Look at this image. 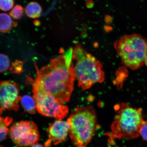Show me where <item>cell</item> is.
Returning a JSON list of instances; mask_svg holds the SVG:
<instances>
[{
  "label": "cell",
  "mask_w": 147,
  "mask_h": 147,
  "mask_svg": "<svg viewBox=\"0 0 147 147\" xmlns=\"http://www.w3.org/2000/svg\"><path fill=\"white\" fill-rule=\"evenodd\" d=\"M17 23L12 21L10 16L5 13L0 14V31L2 33L10 32L12 27H15Z\"/></svg>",
  "instance_id": "cell-10"
},
{
  "label": "cell",
  "mask_w": 147,
  "mask_h": 147,
  "mask_svg": "<svg viewBox=\"0 0 147 147\" xmlns=\"http://www.w3.org/2000/svg\"><path fill=\"white\" fill-rule=\"evenodd\" d=\"M35 67L36 76L34 81L44 91L59 103L69 100L74 89L75 78L72 60L59 55L52 59L40 69Z\"/></svg>",
  "instance_id": "cell-1"
},
{
  "label": "cell",
  "mask_w": 147,
  "mask_h": 147,
  "mask_svg": "<svg viewBox=\"0 0 147 147\" xmlns=\"http://www.w3.org/2000/svg\"><path fill=\"white\" fill-rule=\"evenodd\" d=\"M72 58L76 61L74 67L75 78L79 87L83 90L104 81L105 77L100 62L87 52L80 44H76L73 49Z\"/></svg>",
  "instance_id": "cell-2"
},
{
  "label": "cell",
  "mask_w": 147,
  "mask_h": 147,
  "mask_svg": "<svg viewBox=\"0 0 147 147\" xmlns=\"http://www.w3.org/2000/svg\"><path fill=\"white\" fill-rule=\"evenodd\" d=\"M32 86L33 97L38 113L45 116L53 117L58 120H62L67 116L69 113L67 106L56 102L34 80H33Z\"/></svg>",
  "instance_id": "cell-6"
},
{
  "label": "cell",
  "mask_w": 147,
  "mask_h": 147,
  "mask_svg": "<svg viewBox=\"0 0 147 147\" xmlns=\"http://www.w3.org/2000/svg\"><path fill=\"white\" fill-rule=\"evenodd\" d=\"M18 84L11 80L3 81L0 86L1 114L5 110L17 111L19 109L18 102L21 100Z\"/></svg>",
  "instance_id": "cell-8"
},
{
  "label": "cell",
  "mask_w": 147,
  "mask_h": 147,
  "mask_svg": "<svg viewBox=\"0 0 147 147\" xmlns=\"http://www.w3.org/2000/svg\"><path fill=\"white\" fill-rule=\"evenodd\" d=\"M144 63L147 66V54L146 55V58L145 59Z\"/></svg>",
  "instance_id": "cell-20"
},
{
  "label": "cell",
  "mask_w": 147,
  "mask_h": 147,
  "mask_svg": "<svg viewBox=\"0 0 147 147\" xmlns=\"http://www.w3.org/2000/svg\"><path fill=\"white\" fill-rule=\"evenodd\" d=\"M14 5V0H0V9L4 11L11 10Z\"/></svg>",
  "instance_id": "cell-17"
},
{
  "label": "cell",
  "mask_w": 147,
  "mask_h": 147,
  "mask_svg": "<svg viewBox=\"0 0 147 147\" xmlns=\"http://www.w3.org/2000/svg\"><path fill=\"white\" fill-rule=\"evenodd\" d=\"M67 122L69 126V137L77 146L88 144L98 126L96 112L90 106L77 108Z\"/></svg>",
  "instance_id": "cell-3"
},
{
  "label": "cell",
  "mask_w": 147,
  "mask_h": 147,
  "mask_svg": "<svg viewBox=\"0 0 147 147\" xmlns=\"http://www.w3.org/2000/svg\"><path fill=\"white\" fill-rule=\"evenodd\" d=\"M24 9L21 5H16L9 13V15L14 19H20L23 16Z\"/></svg>",
  "instance_id": "cell-14"
},
{
  "label": "cell",
  "mask_w": 147,
  "mask_h": 147,
  "mask_svg": "<svg viewBox=\"0 0 147 147\" xmlns=\"http://www.w3.org/2000/svg\"><path fill=\"white\" fill-rule=\"evenodd\" d=\"M30 147H44V146L43 145L36 143L31 146Z\"/></svg>",
  "instance_id": "cell-19"
},
{
  "label": "cell",
  "mask_w": 147,
  "mask_h": 147,
  "mask_svg": "<svg viewBox=\"0 0 147 147\" xmlns=\"http://www.w3.org/2000/svg\"><path fill=\"white\" fill-rule=\"evenodd\" d=\"M21 102L22 106L28 113L30 114L35 113L36 106L34 97L25 95L22 97Z\"/></svg>",
  "instance_id": "cell-12"
},
{
  "label": "cell",
  "mask_w": 147,
  "mask_h": 147,
  "mask_svg": "<svg viewBox=\"0 0 147 147\" xmlns=\"http://www.w3.org/2000/svg\"><path fill=\"white\" fill-rule=\"evenodd\" d=\"M9 134L12 142L20 147L32 146L40 139L37 126L32 121H21L15 123L11 127Z\"/></svg>",
  "instance_id": "cell-7"
},
{
  "label": "cell",
  "mask_w": 147,
  "mask_h": 147,
  "mask_svg": "<svg viewBox=\"0 0 147 147\" xmlns=\"http://www.w3.org/2000/svg\"><path fill=\"white\" fill-rule=\"evenodd\" d=\"M23 62L22 61L16 60L12 63L10 70L12 73L19 74L23 71Z\"/></svg>",
  "instance_id": "cell-16"
},
{
  "label": "cell",
  "mask_w": 147,
  "mask_h": 147,
  "mask_svg": "<svg viewBox=\"0 0 147 147\" xmlns=\"http://www.w3.org/2000/svg\"><path fill=\"white\" fill-rule=\"evenodd\" d=\"M77 147H85L84 146H77Z\"/></svg>",
  "instance_id": "cell-21"
},
{
  "label": "cell",
  "mask_w": 147,
  "mask_h": 147,
  "mask_svg": "<svg viewBox=\"0 0 147 147\" xmlns=\"http://www.w3.org/2000/svg\"><path fill=\"white\" fill-rule=\"evenodd\" d=\"M115 47L124 65L133 70L141 67L147 54V41L140 35L124 36L115 42Z\"/></svg>",
  "instance_id": "cell-5"
},
{
  "label": "cell",
  "mask_w": 147,
  "mask_h": 147,
  "mask_svg": "<svg viewBox=\"0 0 147 147\" xmlns=\"http://www.w3.org/2000/svg\"><path fill=\"white\" fill-rule=\"evenodd\" d=\"M69 131V126L67 122L61 120L55 121L47 130L49 138L45 143V146L50 147L51 143L56 145L64 142L67 139Z\"/></svg>",
  "instance_id": "cell-9"
},
{
  "label": "cell",
  "mask_w": 147,
  "mask_h": 147,
  "mask_svg": "<svg viewBox=\"0 0 147 147\" xmlns=\"http://www.w3.org/2000/svg\"><path fill=\"white\" fill-rule=\"evenodd\" d=\"M25 11L29 18L35 19L41 16L42 9L39 3L36 1H32L28 4Z\"/></svg>",
  "instance_id": "cell-11"
},
{
  "label": "cell",
  "mask_w": 147,
  "mask_h": 147,
  "mask_svg": "<svg viewBox=\"0 0 147 147\" xmlns=\"http://www.w3.org/2000/svg\"><path fill=\"white\" fill-rule=\"evenodd\" d=\"M140 134L142 136L144 140L147 141V121H143Z\"/></svg>",
  "instance_id": "cell-18"
},
{
  "label": "cell",
  "mask_w": 147,
  "mask_h": 147,
  "mask_svg": "<svg viewBox=\"0 0 147 147\" xmlns=\"http://www.w3.org/2000/svg\"><path fill=\"white\" fill-rule=\"evenodd\" d=\"M1 147H3V146H1Z\"/></svg>",
  "instance_id": "cell-22"
},
{
  "label": "cell",
  "mask_w": 147,
  "mask_h": 147,
  "mask_svg": "<svg viewBox=\"0 0 147 147\" xmlns=\"http://www.w3.org/2000/svg\"><path fill=\"white\" fill-rule=\"evenodd\" d=\"M117 110L108 134L110 139H133L139 136L143 120L142 109L130 107L123 103L115 106Z\"/></svg>",
  "instance_id": "cell-4"
},
{
  "label": "cell",
  "mask_w": 147,
  "mask_h": 147,
  "mask_svg": "<svg viewBox=\"0 0 147 147\" xmlns=\"http://www.w3.org/2000/svg\"><path fill=\"white\" fill-rule=\"evenodd\" d=\"M10 65V59L7 55L3 54H0V71L4 72L9 68Z\"/></svg>",
  "instance_id": "cell-15"
},
{
  "label": "cell",
  "mask_w": 147,
  "mask_h": 147,
  "mask_svg": "<svg viewBox=\"0 0 147 147\" xmlns=\"http://www.w3.org/2000/svg\"><path fill=\"white\" fill-rule=\"evenodd\" d=\"M12 119L11 117H1L0 120V139L1 141L4 140L6 138L7 135L9 133V130L8 127L11 123Z\"/></svg>",
  "instance_id": "cell-13"
}]
</instances>
